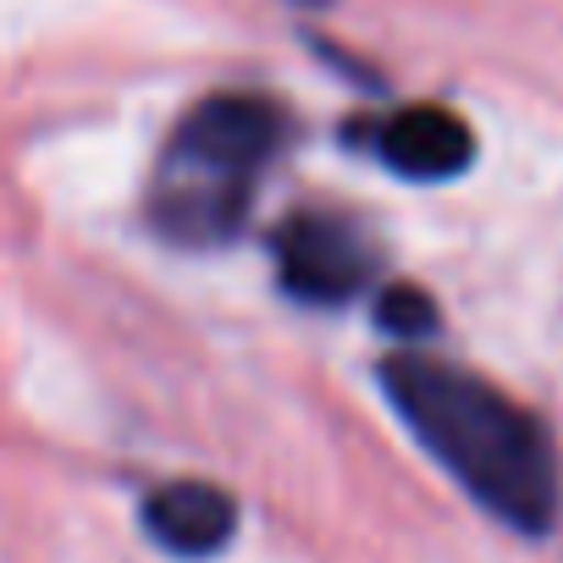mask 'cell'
Instances as JSON below:
<instances>
[{"label":"cell","mask_w":563,"mask_h":563,"mask_svg":"<svg viewBox=\"0 0 563 563\" xmlns=\"http://www.w3.org/2000/svg\"><path fill=\"white\" fill-rule=\"evenodd\" d=\"M382 387L393 409L409 420V431L426 442V453L492 519L525 536L552 530L558 503H563V475H558L552 437L541 431L530 409H519L492 382L426 354L387 360Z\"/></svg>","instance_id":"cell-1"},{"label":"cell","mask_w":563,"mask_h":563,"mask_svg":"<svg viewBox=\"0 0 563 563\" xmlns=\"http://www.w3.org/2000/svg\"><path fill=\"white\" fill-rule=\"evenodd\" d=\"M282 111L265 95H210L199 100L177 133L172 150L161 161L155 177V221L161 232L183 238V243H216L232 238L249 194H254V172L276 155L282 144Z\"/></svg>","instance_id":"cell-2"},{"label":"cell","mask_w":563,"mask_h":563,"mask_svg":"<svg viewBox=\"0 0 563 563\" xmlns=\"http://www.w3.org/2000/svg\"><path fill=\"white\" fill-rule=\"evenodd\" d=\"M276 265L288 294L305 305H343L365 288L371 249L360 227L338 216H288L276 232Z\"/></svg>","instance_id":"cell-3"},{"label":"cell","mask_w":563,"mask_h":563,"mask_svg":"<svg viewBox=\"0 0 563 563\" xmlns=\"http://www.w3.org/2000/svg\"><path fill=\"white\" fill-rule=\"evenodd\" d=\"M144 525L150 536L177 552V558H210L232 541L238 530V503L210 486V481H166L161 492H150L144 503Z\"/></svg>","instance_id":"cell-4"},{"label":"cell","mask_w":563,"mask_h":563,"mask_svg":"<svg viewBox=\"0 0 563 563\" xmlns=\"http://www.w3.org/2000/svg\"><path fill=\"white\" fill-rule=\"evenodd\" d=\"M382 161L415 183L459 177L475 161V133L442 106H409L382 128Z\"/></svg>","instance_id":"cell-5"},{"label":"cell","mask_w":563,"mask_h":563,"mask_svg":"<svg viewBox=\"0 0 563 563\" xmlns=\"http://www.w3.org/2000/svg\"><path fill=\"white\" fill-rule=\"evenodd\" d=\"M376 321H382L387 332H398L404 343H415V338L437 332V305H431L420 288H387V294H382Z\"/></svg>","instance_id":"cell-6"},{"label":"cell","mask_w":563,"mask_h":563,"mask_svg":"<svg viewBox=\"0 0 563 563\" xmlns=\"http://www.w3.org/2000/svg\"><path fill=\"white\" fill-rule=\"evenodd\" d=\"M310 7H316V0H310Z\"/></svg>","instance_id":"cell-7"}]
</instances>
